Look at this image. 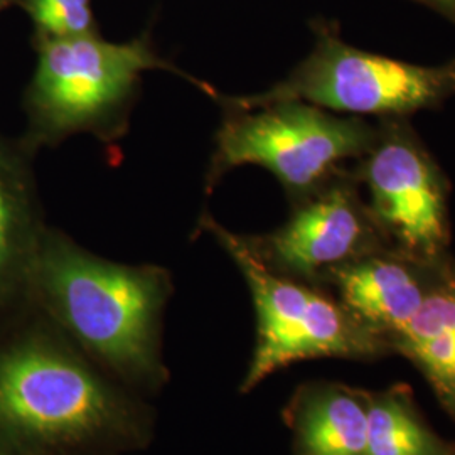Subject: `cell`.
Returning <instances> with one entry per match:
<instances>
[{
    "label": "cell",
    "instance_id": "obj_14",
    "mask_svg": "<svg viewBox=\"0 0 455 455\" xmlns=\"http://www.w3.org/2000/svg\"><path fill=\"white\" fill-rule=\"evenodd\" d=\"M31 17L36 37H71L97 33L92 0H17Z\"/></svg>",
    "mask_w": 455,
    "mask_h": 455
},
{
    "label": "cell",
    "instance_id": "obj_3",
    "mask_svg": "<svg viewBox=\"0 0 455 455\" xmlns=\"http://www.w3.org/2000/svg\"><path fill=\"white\" fill-rule=\"evenodd\" d=\"M36 52L24 95L28 125L20 139L33 156L80 133L105 144L124 137L146 71H172L208 97L216 93L212 84L161 58L146 36L127 43H112L98 33L36 37Z\"/></svg>",
    "mask_w": 455,
    "mask_h": 455
},
{
    "label": "cell",
    "instance_id": "obj_12",
    "mask_svg": "<svg viewBox=\"0 0 455 455\" xmlns=\"http://www.w3.org/2000/svg\"><path fill=\"white\" fill-rule=\"evenodd\" d=\"M391 349L410 359L455 420V267L437 261L430 289Z\"/></svg>",
    "mask_w": 455,
    "mask_h": 455
},
{
    "label": "cell",
    "instance_id": "obj_10",
    "mask_svg": "<svg viewBox=\"0 0 455 455\" xmlns=\"http://www.w3.org/2000/svg\"><path fill=\"white\" fill-rule=\"evenodd\" d=\"M33 154L0 133V325L28 307V287L46 223Z\"/></svg>",
    "mask_w": 455,
    "mask_h": 455
},
{
    "label": "cell",
    "instance_id": "obj_13",
    "mask_svg": "<svg viewBox=\"0 0 455 455\" xmlns=\"http://www.w3.org/2000/svg\"><path fill=\"white\" fill-rule=\"evenodd\" d=\"M366 455H455L425 423L407 387L368 391Z\"/></svg>",
    "mask_w": 455,
    "mask_h": 455
},
{
    "label": "cell",
    "instance_id": "obj_2",
    "mask_svg": "<svg viewBox=\"0 0 455 455\" xmlns=\"http://www.w3.org/2000/svg\"><path fill=\"white\" fill-rule=\"evenodd\" d=\"M171 293L163 267L101 259L46 227L28 300L118 383L154 390L167 378L161 327Z\"/></svg>",
    "mask_w": 455,
    "mask_h": 455
},
{
    "label": "cell",
    "instance_id": "obj_16",
    "mask_svg": "<svg viewBox=\"0 0 455 455\" xmlns=\"http://www.w3.org/2000/svg\"><path fill=\"white\" fill-rule=\"evenodd\" d=\"M428 2H435L440 5H455V0H428Z\"/></svg>",
    "mask_w": 455,
    "mask_h": 455
},
{
    "label": "cell",
    "instance_id": "obj_11",
    "mask_svg": "<svg viewBox=\"0 0 455 455\" xmlns=\"http://www.w3.org/2000/svg\"><path fill=\"white\" fill-rule=\"evenodd\" d=\"M293 455H366L368 391L334 381L302 387L285 410Z\"/></svg>",
    "mask_w": 455,
    "mask_h": 455
},
{
    "label": "cell",
    "instance_id": "obj_7",
    "mask_svg": "<svg viewBox=\"0 0 455 455\" xmlns=\"http://www.w3.org/2000/svg\"><path fill=\"white\" fill-rule=\"evenodd\" d=\"M364 182L374 225L400 253L437 263L449 240L447 208L439 171L422 148L402 135L370 147Z\"/></svg>",
    "mask_w": 455,
    "mask_h": 455
},
{
    "label": "cell",
    "instance_id": "obj_4",
    "mask_svg": "<svg viewBox=\"0 0 455 455\" xmlns=\"http://www.w3.org/2000/svg\"><path fill=\"white\" fill-rule=\"evenodd\" d=\"M243 274L257 310V346L242 391H251L278 370L307 359H373L390 344L358 323L339 300L310 283L268 268L244 236L221 227L210 214L199 221Z\"/></svg>",
    "mask_w": 455,
    "mask_h": 455
},
{
    "label": "cell",
    "instance_id": "obj_6",
    "mask_svg": "<svg viewBox=\"0 0 455 455\" xmlns=\"http://www.w3.org/2000/svg\"><path fill=\"white\" fill-rule=\"evenodd\" d=\"M455 93V65L428 68L359 51L324 37L289 78L246 97H212L223 110L302 101L334 114L405 115Z\"/></svg>",
    "mask_w": 455,
    "mask_h": 455
},
{
    "label": "cell",
    "instance_id": "obj_1",
    "mask_svg": "<svg viewBox=\"0 0 455 455\" xmlns=\"http://www.w3.org/2000/svg\"><path fill=\"white\" fill-rule=\"evenodd\" d=\"M148 434L140 403L31 304L0 325V455H120Z\"/></svg>",
    "mask_w": 455,
    "mask_h": 455
},
{
    "label": "cell",
    "instance_id": "obj_9",
    "mask_svg": "<svg viewBox=\"0 0 455 455\" xmlns=\"http://www.w3.org/2000/svg\"><path fill=\"white\" fill-rule=\"evenodd\" d=\"M434 263L403 253H368L332 268L325 282L358 323L390 344L419 312L430 289Z\"/></svg>",
    "mask_w": 455,
    "mask_h": 455
},
{
    "label": "cell",
    "instance_id": "obj_8",
    "mask_svg": "<svg viewBox=\"0 0 455 455\" xmlns=\"http://www.w3.org/2000/svg\"><path fill=\"white\" fill-rule=\"evenodd\" d=\"M371 220L344 184H323L302 196L285 225L246 243L280 275L314 283L347 261L373 253Z\"/></svg>",
    "mask_w": 455,
    "mask_h": 455
},
{
    "label": "cell",
    "instance_id": "obj_5",
    "mask_svg": "<svg viewBox=\"0 0 455 455\" xmlns=\"http://www.w3.org/2000/svg\"><path fill=\"white\" fill-rule=\"evenodd\" d=\"M373 132L356 116H338L302 101L225 110L206 171V191L229 171L255 164L291 195L306 196L346 159L370 150Z\"/></svg>",
    "mask_w": 455,
    "mask_h": 455
},
{
    "label": "cell",
    "instance_id": "obj_15",
    "mask_svg": "<svg viewBox=\"0 0 455 455\" xmlns=\"http://www.w3.org/2000/svg\"><path fill=\"white\" fill-rule=\"evenodd\" d=\"M17 0H0V12L2 11H5V9H9L11 5H16Z\"/></svg>",
    "mask_w": 455,
    "mask_h": 455
}]
</instances>
